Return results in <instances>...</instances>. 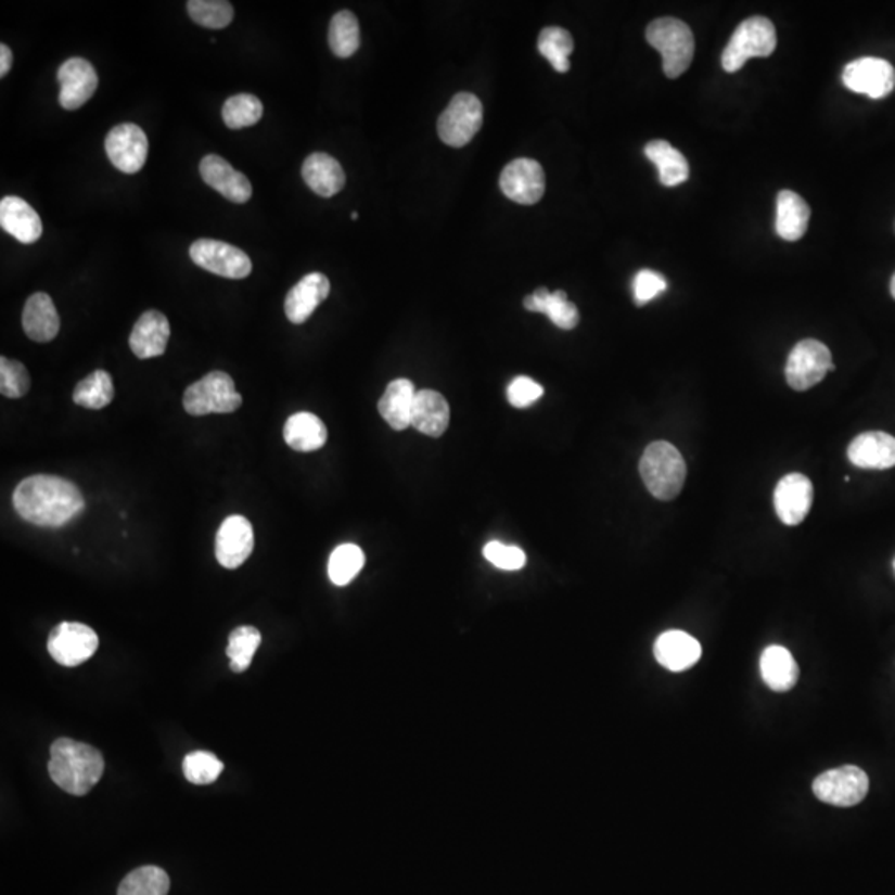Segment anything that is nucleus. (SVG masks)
<instances>
[{"mask_svg":"<svg viewBox=\"0 0 895 895\" xmlns=\"http://www.w3.org/2000/svg\"><path fill=\"white\" fill-rule=\"evenodd\" d=\"M15 511L34 526L62 527L77 520L85 499L74 483L53 474H34L18 483L12 496Z\"/></svg>","mask_w":895,"mask_h":895,"instance_id":"f257e3e1","label":"nucleus"},{"mask_svg":"<svg viewBox=\"0 0 895 895\" xmlns=\"http://www.w3.org/2000/svg\"><path fill=\"white\" fill-rule=\"evenodd\" d=\"M105 762L90 744L59 738L50 749L49 772L53 783L74 796H84L102 778Z\"/></svg>","mask_w":895,"mask_h":895,"instance_id":"f03ea898","label":"nucleus"},{"mask_svg":"<svg viewBox=\"0 0 895 895\" xmlns=\"http://www.w3.org/2000/svg\"><path fill=\"white\" fill-rule=\"evenodd\" d=\"M643 485L653 498L670 501L683 489L687 464L680 451L668 442H653L643 451L639 464Z\"/></svg>","mask_w":895,"mask_h":895,"instance_id":"7ed1b4c3","label":"nucleus"},{"mask_svg":"<svg viewBox=\"0 0 895 895\" xmlns=\"http://www.w3.org/2000/svg\"><path fill=\"white\" fill-rule=\"evenodd\" d=\"M645 37L662 53L668 78H678L689 71L695 55V37L689 25L674 17L656 18L647 27Z\"/></svg>","mask_w":895,"mask_h":895,"instance_id":"20e7f679","label":"nucleus"},{"mask_svg":"<svg viewBox=\"0 0 895 895\" xmlns=\"http://www.w3.org/2000/svg\"><path fill=\"white\" fill-rule=\"evenodd\" d=\"M776 49V28L765 17L741 22L721 53V67L728 74L740 71L750 59L769 56Z\"/></svg>","mask_w":895,"mask_h":895,"instance_id":"39448f33","label":"nucleus"},{"mask_svg":"<svg viewBox=\"0 0 895 895\" xmlns=\"http://www.w3.org/2000/svg\"><path fill=\"white\" fill-rule=\"evenodd\" d=\"M183 405L193 417L232 413L243 405V397L235 392L234 380L228 373L212 372L188 386Z\"/></svg>","mask_w":895,"mask_h":895,"instance_id":"423d86ee","label":"nucleus"},{"mask_svg":"<svg viewBox=\"0 0 895 895\" xmlns=\"http://www.w3.org/2000/svg\"><path fill=\"white\" fill-rule=\"evenodd\" d=\"M483 125V105L473 93H458L438 119V135L448 146H466Z\"/></svg>","mask_w":895,"mask_h":895,"instance_id":"0eeeda50","label":"nucleus"},{"mask_svg":"<svg viewBox=\"0 0 895 895\" xmlns=\"http://www.w3.org/2000/svg\"><path fill=\"white\" fill-rule=\"evenodd\" d=\"M831 370L834 366L829 348L822 342L806 338L791 350L784 373L793 391L804 392L818 385Z\"/></svg>","mask_w":895,"mask_h":895,"instance_id":"6e6552de","label":"nucleus"},{"mask_svg":"<svg viewBox=\"0 0 895 895\" xmlns=\"http://www.w3.org/2000/svg\"><path fill=\"white\" fill-rule=\"evenodd\" d=\"M869 791V778L857 766H841L829 769L816 778L813 793L822 803L838 808H851L866 797Z\"/></svg>","mask_w":895,"mask_h":895,"instance_id":"1a4fd4ad","label":"nucleus"},{"mask_svg":"<svg viewBox=\"0 0 895 895\" xmlns=\"http://www.w3.org/2000/svg\"><path fill=\"white\" fill-rule=\"evenodd\" d=\"M47 649L56 664L78 667L95 655L99 636L88 625L62 622L50 632Z\"/></svg>","mask_w":895,"mask_h":895,"instance_id":"9d476101","label":"nucleus"},{"mask_svg":"<svg viewBox=\"0 0 895 895\" xmlns=\"http://www.w3.org/2000/svg\"><path fill=\"white\" fill-rule=\"evenodd\" d=\"M190 257L204 271L221 278L246 279L253 271V263L244 251L215 239L194 241L190 247Z\"/></svg>","mask_w":895,"mask_h":895,"instance_id":"9b49d317","label":"nucleus"},{"mask_svg":"<svg viewBox=\"0 0 895 895\" xmlns=\"http://www.w3.org/2000/svg\"><path fill=\"white\" fill-rule=\"evenodd\" d=\"M843 84L851 92L862 93L872 100L885 99L895 87V71L887 60L864 56L844 67Z\"/></svg>","mask_w":895,"mask_h":895,"instance_id":"f8f14e48","label":"nucleus"},{"mask_svg":"<svg viewBox=\"0 0 895 895\" xmlns=\"http://www.w3.org/2000/svg\"><path fill=\"white\" fill-rule=\"evenodd\" d=\"M499 187L504 196L514 203L530 206L545 196V169L534 159H514L502 169Z\"/></svg>","mask_w":895,"mask_h":895,"instance_id":"ddd939ff","label":"nucleus"},{"mask_svg":"<svg viewBox=\"0 0 895 895\" xmlns=\"http://www.w3.org/2000/svg\"><path fill=\"white\" fill-rule=\"evenodd\" d=\"M110 162L119 171L135 175L141 171L148 158V138L138 125L124 124L113 127L105 138Z\"/></svg>","mask_w":895,"mask_h":895,"instance_id":"4468645a","label":"nucleus"},{"mask_svg":"<svg viewBox=\"0 0 895 895\" xmlns=\"http://www.w3.org/2000/svg\"><path fill=\"white\" fill-rule=\"evenodd\" d=\"M60 84L59 103L65 110H78L95 95L99 75L88 60L74 56L60 65L56 74Z\"/></svg>","mask_w":895,"mask_h":895,"instance_id":"2eb2a0df","label":"nucleus"},{"mask_svg":"<svg viewBox=\"0 0 895 895\" xmlns=\"http://www.w3.org/2000/svg\"><path fill=\"white\" fill-rule=\"evenodd\" d=\"M254 551V529L244 516L226 517L216 534V559L225 570H238Z\"/></svg>","mask_w":895,"mask_h":895,"instance_id":"dca6fc26","label":"nucleus"},{"mask_svg":"<svg viewBox=\"0 0 895 895\" xmlns=\"http://www.w3.org/2000/svg\"><path fill=\"white\" fill-rule=\"evenodd\" d=\"M815 489L811 480L801 473H790L775 489V510L787 526L803 523L811 511Z\"/></svg>","mask_w":895,"mask_h":895,"instance_id":"f3484780","label":"nucleus"},{"mask_svg":"<svg viewBox=\"0 0 895 895\" xmlns=\"http://www.w3.org/2000/svg\"><path fill=\"white\" fill-rule=\"evenodd\" d=\"M201 178L207 187L235 204H244L253 196V184L246 175L232 168L225 158L218 155H207L201 159Z\"/></svg>","mask_w":895,"mask_h":895,"instance_id":"a211bd4d","label":"nucleus"},{"mask_svg":"<svg viewBox=\"0 0 895 895\" xmlns=\"http://www.w3.org/2000/svg\"><path fill=\"white\" fill-rule=\"evenodd\" d=\"M331 294V281L320 272H310L285 295L284 310L295 325L307 322L317 307Z\"/></svg>","mask_w":895,"mask_h":895,"instance_id":"6ab92c4d","label":"nucleus"},{"mask_svg":"<svg viewBox=\"0 0 895 895\" xmlns=\"http://www.w3.org/2000/svg\"><path fill=\"white\" fill-rule=\"evenodd\" d=\"M851 463L864 470H888L895 466V438L884 432H868L853 439L847 448Z\"/></svg>","mask_w":895,"mask_h":895,"instance_id":"aec40b11","label":"nucleus"},{"mask_svg":"<svg viewBox=\"0 0 895 895\" xmlns=\"http://www.w3.org/2000/svg\"><path fill=\"white\" fill-rule=\"evenodd\" d=\"M653 655L662 667L670 672L692 668L702 656V645L695 637L681 630H668L656 639Z\"/></svg>","mask_w":895,"mask_h":895,"instance_id":"412c9836","label":"nucleus"},{"mask_svg":"<svg viewBox=\"0 0 895 895\" xmlns=\"http://www.w3.org/2000/svg\"><path fill=\"white\" fill-rule=\"evenodd\" d=\"M0 226L22 244L37 243L43 232L42 219L36 209L18 196L0 201Z\"/></svg>","mask_w":895,"mask_h":895,"instance_id":"4be33fe9","label":"nucleus"},{"mask_svg":"<svg viewBox=\"0 0 895 895\" xmlns=\"http://www.w3.org/2000/svg\"><path fill=\"white\" fill-rule=\"evenodd\" d=\"M22 327L27 337L34 342H52L59 335L60 317L52 297L46 292L30 295L22 314Z\"/></svg>","mask_w":895,"mask_h":895,"instance_id":"5701e85b","label":"nucleus"},{"mask_svg":"<svg viewBox=\"0 0 895 895\" xmlns=\"http://www.w3.org/2000/svg\"><path fill=\"white\" fill-rule=\"evenodd\" d=\"M169 322L158 310H148L135 323L130 348L138 358H153L165 354L169 341Z\"/></svg>","mask_w":895,"mask_h":895,"instance_id":"b1692460","label":"nucleus"},{"mask_svg":"<svg viewBox=\"0 0 895 895\" xmlns=\"http://www.w3.org/2000/svg\"><path fill=\"white\" fill-rule=\"evenodd\" d=\"M450 425V405L435 391H420L411 410V426L426 436L438 438Z\"/></svg>","mask_w":895,"mask_h":895,"instance_id":"393cba45","label":"nucleus"},{"mask_svg":"<svg viewBox=\"0 0 895 895\" xmlns=\"http://www.w3.org/2000/svg\"><path fill=\"white\" fill-rule=\"evenodd\" d=\"M303 178L307 187L322 197H332L345 187V172L341 163L327 153H312L303 165Z\"/></svg>","mask_w":895,"mask_h":895,"instance_id":"a878e982","label":"nucleus"},{"mask_svg":"<svg viewBox=\"0 0 895 895\" xmlns=\"http://www.w3.org/2000/svg\"><path fill=\"white\" fill-rule=\"evenodd\" d=\"M811 209L808 203L794 193V191H781L776 200V232L784 241H800L804 232L808 231Z\"/></svg>","mask_w":895,"mask_h":895,"instance_id":"bb28decb","label":"nucleus"},{"mask_svg":"<svg viewBox=\"0 0 895 895\" xmlns=\"http://www.w3.org/2000/svg\"><path fill=\"white\" fill-rule=\"evenodd\" d=\"M524 307L529 312L545 314L562 331H573L579 323V310L570 303L564 291L549 292L546 287H539L524 298Z\"/></svg>","mask_w":895,"mask_h":895,"instance_id":"cd10ccee","label":"nucleus"},{"mask_svg":"<svg viewBox=\"0 0 895 895\" xmlns=\"http://www.w3.org/2000/svg\"><path fill=\"white\" fill-rule=\"evenodd\" d=\"M414 397L417 391L410 380L397 379L388 383L385 394L379 401V411L383 420L397 432L407 430L411 426Z\"/></svg>","mask_w":895,"mask_h":895,"instance_id":"c85d7f7f","label":"nucleus"},{"mask_svg":"<svg viewBox=\"0 0 895 895\" xmlns=\"http://www.w3.org/2000/svg\"><path fill=\"white\" fill-rule=\"evenodd\" d=\"M759 670H762L763 681L768 685L772 692H788L794 689L800 678L794 656L790 650L781 645H771L765 649L759 659Z\"/></svg>","mask_w":895,"mask_h":895,"instance_id":"c756f323","label":"nucleus"},{"mask_svg":"<svg viewBox=\"0 0 895 895\" xmlns=\"http://www.w3.org/2000/svg\"><path fill=\"white\" fill-rule=\"evenodd\" d=\"M327 426L322 420L307 411L292 414L284 425L285 443L301 453L320 450L327 443Z\"/></svg>","mask_w":895,"mask_h":895,"instance_id":"7c9ffc66","label":"nucleus"},{"mask_svg":"<svg viewBox=\"0 0 895 895\" xmlns=\"http://www.w3.org/2000/svg\"><path fill=\"white\" fill-rule=\"evenodd\" d=\"M645 156L659 169V178L664 187H678L689 179V162L668 141H650L645 146Z\"/></svg>","mask_w":895,"mask_h":895,"instance_id":"2f4dec72","label":"nucleus"},{"mask_svg":"<svg viewBox=\"0 0 895 895\" xmlns=\"http://www.w3.org/2000/svg\"><path fill=\"white\" fill-rule=\"evenodd\" d=\"M72 397L78 407L90 408V410H102L108 407L115 398L112 375L105 370H95L75 386Z\"/></svg>","mask_w":895,"mask_h":895,"instance_id":"473e14b6","label":"nucleus"},{"mask_svg":"<svg viewBox=\"0 0 895 895\" xmlns=\"http://www.w3.org/2000/svg\"><path fill=\"white\" fill-rule=\"evenodd\" d=\"M537 50L549 60V64L559 72H570V56L574 50V40L567 30L561 27H548L539 34Z\"/></svg>","mask_w":895,"mask_h":895,"instance_id":"72a5a7b5","label":"nucleus"},{"mask_svg":"<svg viewBox=\"0 0 895 895\" xmlns=\"http://www.w3.org/2000/svg\"><path fill=\"white\" fill-rule=\"evenodd\" d=\"M329 46L338 59H348L360 47V25L350 11L335 14L329 27Z\"/></svg>","mask_w":895,"mask_h":895,"instance_id":"f704fd0d","label":"nucleus"},{"mask_svg":"<svg viewBox=\"0 0 895 895\" xmlns=\"http://www.w3.org/2000/svg\"><path fill=\"white\" fill-rule=\"evenodd\" d=\"M168 874L156 866L135 869L118 887V895H168Z\"/></svg>","mask_w":895,"mask_h":895,"instance_id":"c9c22d12","label":"nucleus"},{"mask_svg":"<svg viewBox=\"0 0 895 895\" xmlns=\"http://www.w3.org/2000/svg\"><path fill=\"white\" fill-rule=\"evenodd\" d=\"M260 640H263V637H260L259 630L256 627H251V625H243V627L232 630L231 636H229L228 650H226L229 661H231L229 667L232 672L241 674V672H246L251 667V662H253L254 655L259 649Z\"/></svg>","mask_w":895,"mask_h":895,"instance_id":"e433bc0d","label":"nucleus"},{"mask_svg":"<svg viewBox=\"0 0 895 895\" xmlns=\"http://www.w3.org/2000/svg\"><path fill=\"white\" fill-rule=\"evenodd\" d=\"M264 106L257 97L251 93L231 97L222 106V119L229 130H243L254 127L263 118Z\"/></svg>","mask_w":895,"mask_h":895,"instance_id":"4c0bfd02","label":"nucleus"},{"mask_svg":"<svg viewBox=\"0 0 895 895\" xmlns=\"http://www.w3.org/2000/svg\"><path fill=\"white\" fill-rule=\"evenodd\" d=\"M366 564V554L357 545H342L334 549L329 559V577L335 586H347Z\"/></svg>","mask_w":895,"mask_h":895,"instance_id":"58836bf2","label":"nucleus"},{"mask_svg":"<svg viewBox=\"0 0 895 895\" xmlns=\"http://www.w3.org/2000/svg\"><path fill=\"white\" fill-rule=\"evenodd\" d=\"M188 14L196 22L213 30L228 27L234 17V8L226 0H190L188 2Z\"/></svg>","mask_w":895,"mask_h":895,"instance_id":"ea45409f","label":"nucleus"},{"mask_svg":"<svg viewBox=\"0 0 895 895\" xmlns=\"http://www.w3.org/2000/svg\"><path fill=\"white\" fill-rule=\"evenodd\" d=\"M225 765L209 752H194L184 758L183 771L193 784H212L218 780Z\"/></svg>","mask_w":895,"mask_h":895,"instance_id":"a19ab883","label":"nucleus"},{"mask_svg":"<svg viewBox=\"0 0 895 895\" xmlns=\"http://www.w3.org/2000/svg\"><path fill=\"white\" fill-rule=\"evenodd\" d=\"M30 388V375L17 360L0 358V392L8 398H22Z\"/></svg>","mask_w":895,"mask_h":895,"instance_id":"79ce46f5","label":"nucleus"},{"mask_svg":"<svg viewBox=\"0 0 895 895\" xmlns=\"http://www.w3.org/2000/svg\"><path fill=\"white\" fill-rule=\"evenodd\" d=\"M486 561L491 562L501 571H520L526 565V552L517 546H506L499 541H491L483 549Z\"/></svg>","mask_w":895,"mask_h":895,"instance_id":"37998d69","label":"nucleus"},{"mask_svg":"<svg viewBox=\"0 0 895 895\" xmlns=\"http://www.w3.org/2000/svg\"><path fill=\"white\" fill-rule=\"evenodd\" d=\"M665 291H667V281L659 272L643 269L634 279V301L637 306H645Z\"/></svg>","mask_w":895,"mask_h":895,"instance_id":"c03bdc74","label":"nucleus"},{"mask_svg":"<svg viewBox=\"0 0 895 895\" xmlns=\"http://www.w3.org/2000/svg\"><path fill=\"white\" fill-rule=\"evenodd\" d=\"M545 395V388L529 376H516L508 385L506 397L514 408H527Z\"/></svg>","mask_w":895,"mask_h":895,"instance_id":"a18cd8bd","label":"nucleus"},{"mask_svg":"<svg viewBox=\"0 0 895 895\" xmlns=\"http://www.w3.org/2000/svg\"><path fill=\"white\" fill-rule=\"evenodd\" d=\"M12 62H14L12 50L5 43H2L0 46V77L4 78L11 72Z\"/></svg>","mask_w":895,"mask_h":895,"instance_id":"49530a36","label":"nucleus"},{"mask_svg":"<svg viewBox=\"0 0 895 895\" xmlns=\"http://www.w3.org/2000/svg\"><path fill=\"white\" fill-rule=\"evenodd\" d=\"M891 294H892V297L895 298V274H894V278H892V281H891Z\"/></svg>","mask_w":895,"mask_h":895,"instance_id":"de8ad7c7","label":"nucleus"},{"mask_svg":"<svg viewBox=\"0 0 895 895\" xmlns=\"http://www.w3.org/2000/svg\"><path fill=\"white\" fill-rule=\"evenodd\" d=\"M351 219H354V221H357L358 213H351Z\"/></svg>","mask_w":895,"mask_h":895,"instance_id":"09e8293b","label":"nucleus"},{"mask_svg":"<svg viewBox=\"0 0 895 895\" xmlns=\"http://www.w3.org/2000/svg\"><path fill=\"white\" fill-rule=\"evenodd\" d=\"M894 573H895V559H894Z\"/></svg>","mask_w":895,"mask_h":895,"instance_id":"8fccbe9b","label":"nucleus"}]
</instances>
